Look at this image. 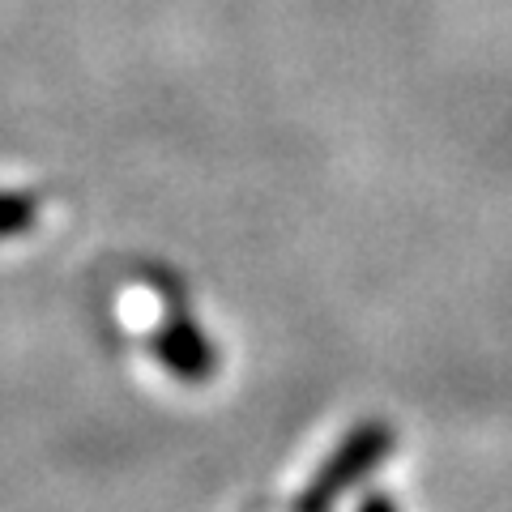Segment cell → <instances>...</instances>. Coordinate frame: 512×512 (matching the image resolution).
<instances>
[{"mask_svg": "<svg viewBox=\"0 0 512 512\" xmlns=\"http://www.w3.org/2000/svg\"><path fill=\"white\" fill-rule=\"evenodd\" d=\"M384 448H389V436H384L380 427H367L363 436H355L338 457L329 461L325 470H320V483H316L308 495H303L299 512H325V508L333 504V495L346 491L350 483H355V474H359V470L376 466V461L384 457Z\"/></svg>", "mask_w": 512, "mask_h": 512, "instance_id": "obj_1", "label": "cell"}, {"mask_svg": "<svg viewBox=\"0 0 512 512\" xmlns=\"http://www.w3.org/2000/svg\"><path fill=\"white\" fill-rule=\"evenodd\" d=\"M35 218H39V205H30L26 197H0V235L22 231Z\"/></svg>", "mask_w": 512, "mask_h": 512, "instance_id": "obj_2", "label": "cell"}, {"mask_svg": "<svg viewBox=\"0 0 512 512\" xmlns=\"http://www.w3.org/2000/svg\"><path fill=\"white\" fill-rule=\"evenodd\" d=\"M363 512H393V508H389V500H367Z\"/></svg>", "mask_w": 512, "mask_h": 512, "instance_id": "obj_3", "label": "cell"}]
</instances>
